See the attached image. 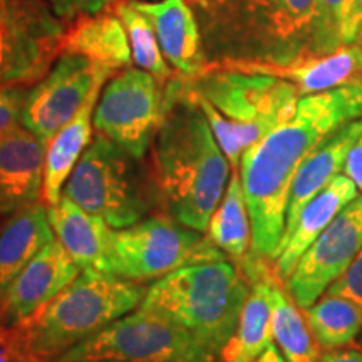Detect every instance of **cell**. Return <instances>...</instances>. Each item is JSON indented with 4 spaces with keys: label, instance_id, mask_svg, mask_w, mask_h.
Listing matches in <instances>:
<instances>
[{
    "label": "cell",
    "instance_id": "obj_22",
    "mask_svg": "<svg viewBox=\"0 0 362 362\" xmlns=\"http://www.w3.org/2000/svg\"><path fill=\"white\" fill-rule=\"evenodd\" d=\"M54 238L45 203H30L7 215L0 226V293Z\"/></svg>",
    "mask_w": 362,
    "mask_h": 362
},
{
    "label": "cell",
    "instance_id": "obj_12",
    "mask_svg": "<svg viewBox=\"0 0 362 362\" xmlns=\"http://www.w3.org/2000/svg\"><path fill=\"white\" fill-rule=\"evenodd\" d=\"M362 250V194L342 208L327 228L304 252L291 277L285 280L288 296L305 310L327 291Z\"/></svg>",
    "mask_w": 362,
    "mask_h": 362
},
{
    "label": "cell",
    "instance_id": "obj_6",
    "mask_svg": "<svg viewBox=\"0 0 362 362\" xmlns=\"http://www.w3.org/2000/svg\"><path fill=\"white\" fill-rule=\"evenodd\" d=\"M62 194L115 230L166 211L151 166L99 133L72 170Z\"/></svg>",
    "mask_w": 362,
    "mask_h": 362
},
{
    "label": "cell",
    "instance_id": "obj_33",
    "mask_svg": "<svg viewBox=\"0 0 362 362\" xmlns=\"http://www.w3.org/2000/svg\"><path fill=\"white\" fill-rule=\"evenodd\" d=\"M44 2L62 22H71L86 13L106 11L116 0H44Z\"/></svg>",
    "mask_w": 362,
    "mask_h": 362
},
{
    "label": "cell",
    "instance_id": "obj_25",
    "mask_svg": "<svg viewBox=\"0 0 362 362\" xmlns=\"http://www.w3.org/2000/svg\"><path fill=\"white\" fill-rule=\"evenodd\" d=\"M205 233L206 238L237 265L252 252V221L238 170H233Z\"/></svg>",
    "mask_w": 362,
    "mask_h": 362
},
{
    "label": "cell",
    "instance_id": "obj_34",
    "mask_svg": "<svg viewBox=\"0 0 362 362\" xmlns=\"http://www.w3.org/2000/svg\"><path fill=\"white\" fill-rule=\"evenodd\" d=\"M344 175L349 176L362 193V131L347 153L346 163H344Z\"/></svg>",
    "mask_w": 362,
    "mask_h": 362
},
{
    "label": "cell",
    "instance_id": "obj_10",
    "mask_svg": "<svg viewBox=\"0 0 362 362\" xmlns=\"http://www.w3.org/2000/svg\"><path fill=\"white\" fill-rule=\"evenodd\" d=\"M165 110V88L143 69L126 67L104 84L94 107L96 133L144 160Z\"/></svg>",
    "mask_w": 362,
    "mask_h": 362
},
{
    "label": "cell",
    "instance_id": "obj_7",
    "mask_svg": "<svg viewBox=\"0 0 362 362\" xmlns=\"http://www.w3.org/2000/svg\"><path fill=\"white\" fill-rule=\"evenodd\" d=\"M228 259L206 235L160 211L111 237L107 274L131 280H158L188 264Z\"/></svg>",
    "mask_w": 362,
    "mask_h": 362
},
{
    "label": "cell",
    "instance_id": "obj_1",
    "mask_svg": "<svg viewBox=\"0 0 362 362\" xmlns=\"http://www.w3.org/2000/svg\"><path fill=\"white\" fill-rule=\"evenodd\" d=\"M359 116V86L310 94L298 99L291 119L243 151L238 173L252 221V252L275 260L297 170L327 136Z\"/></svg>",
    "mask_w": 362,
    "mask_h": 362
},
{
    "label": "cell",
    "instance_id": "obj_24",
    "mask_svg": "<svg viewBox=\"0 0 362 362\" xmlns=\"http://www.w3.org/2000/svg\"><path fill=\"white\" fill-rule=\"evenodd\" d=\"M320 0H267L252 37L279 45L275 61L296 56L293 44L314 33Z\"/></svg>",
    "mask_w": 362,
    "mask_h": 362
},
{
    "label": "cell",
    "instance_id": "obj_2",
    "mask_svg": "<svg viewBox=\"0 0 362 362\" xmlns=\"http://www.w3.org/2000/svg\"><path fill=\"white\" fill-rule=\"evenodd\" d=\"M151 146V168L166 214L205 233L225 194L230 163L203 111L170 84Z\"/></svg>",
    "mask_w": 362,
    "mask_h": 362
},
{
    "label": "cell",
    "instance_id": "obj_8",
    "mask_svg": "<svg viewBox=\"0 0 362 362\" xmlns=\"http://www.w3.org/2000/svg\"><path fill=\"white\" fill-rule=\"evenodd\" d=\"M54 362H220L192 334L143 309L126 314Z\"/></svg>",
    "mask_w": 362,
    "mask_h": 362
},
{
    "label": "cell",
    "instance_id": "obj_4",
    "mask_svg": "<svg viewBox=\"0 0 362 362\" xmlns=\"http://www.w3.org/2000/svg\"><path fill=\"white\" fill-rule=\"evenodd\" d=\"M250 293L240 267L228 259L188 264L158 279L139 309L180 325L220 359Z\"/></svg>",
    "mask_w": 362,
    "mask_h": 362
},
{
    "label": "cell",
    "instance_id": "obj_17",
    "mask_svg": "<svg viewBox=\"0 0 362 362\" xmlns=\"http://www.w3.org/2000/svg\"><path fill=\"white\" fill-rule=\"evenodd\" d=\"M133 6L151 21L166 61L180 78L193 79L203 74L210 62L206 59L200 25L187 0L136 2Z\"/></svg>",
    "mask_w": 362,
    "mask_h": 362
},
{
    "label": "cell",
    "instance_id": "obj_13",
    "mask_svg": "<svg viewBox=\"0 0 362 362\" xmlns=\"http://www.w3.org/2000/svg\"><path fill=\"white\" fill-rule=\"evenodd\" d=\"M208 67L274 76L296 86L300 96H310L342 86L362 88V47L359 44L341 45L330 52L304 49L285 61L221 59L210 62Z\"/></svg>",
    "mask_w": 362,
    "mask_h": 362
},
{
    "label": "cell",
    "instance_id": "obj_23",
    "mask_svg": "<svg viewBox=\"0 0 362 362\" xmlns=\"http://www.w3.org/2000/svg\"><path fill=\"white\" fill-rule=\"evenodd\" d=\"M103 86L94 88L78 115L64 128L57 131V134L45 148L42 203L47 206L56 205L61 200L67 178L76 168L86 148L93 141V115L101 96Z\"/></svg>",
    "mask_w": 362,
    "mask_h": 362
},
{
    "label": "cell",
    "instance_id": "obj_29",
    "mask_svg": "<svg viewBox=\"0 0 362 362\" xmlns=\"http://www.w3.org/2000/svg\"><path fill=\"white\" fill-rule=\"evenodd\" d=\"M356 0H320L319 19L307 49L330 52L356 42Z\"/></svg>",
    "mask_w": 362,
    "mask_h": 362
},
{
    "label": "cell",
    "instance_id": "obj_35",
    "mask_svg": "<svg viewBox=\"0 0 362 362\" xmlns=\"http://www.w3.org/2000/svg\"><path fill=\"white\" fill-rule=\"evenodd\" d=\"M317 362H362V352L356 349H330L320 354Z\"/></svg>",
    "mask_w": 362,
    "mask_h": 362
},
{
    "label": "cell",
    "instance_id": "obj_32",
    "mask_svg": "<svg viewBox=\"0 0 362 362\" xmlns=\"http://www.w3.org/2000/svg\"><path fill=\"white\" fill-rule=\"evenodd\" d=\"M27 93H29V89L25 86L0 88V131L21 123Z\"/></svg>",
    "mask_w": 362,
    "mask_h": 362
},
{
    "label": "cell",
    "instance_id": "obj_5",
    "mask_svg": "<svg viewBox=\"0 0 362 362\" xmlns=\"http://www.w3.org/2000/svg\"><path fill=\"white\" fill-rule=\"evenodd\" d=\"M148 288L103 272L79 277L21 324L30 347L44 362H54L99 330L141 305Z\"/></svg>",
    "mask_w": 362,
    "mask_h": 362
},
{
    "label": "cell",
    "instance_id": "obj_15",
    "mask_svg": "<svg viewBox=\"0 0 362 362\" xmlns=\"http://www.w3.org/2000/svg\"><path fill=\"white\" fill-rule=\"evenodd\" d=\"M270 262L250 252L238 264L250 284V293L232 339L221 351L220 362H253L272 344L270 287L279 275Z\"/></svg>",
    "mask_w": 362,
    "mask_h": 362
},
{
    "label": "cell",
    "instance_id": "obj_11",
    "mask_svg": "<svg viewBox=\"0 0 362 362\" xmlns=\"http://www.w3.org/2000/svg\"><path fill=\"white\" fill-rule=\"evenodd\" d=\"M116 72L76 54H61L47 76L27 93L21 123L47 148L57 131L69 123L94 88Z\"/></svg>",
    "mask_w": 362,
    "mask_h": 362
},
{
    "label": "cell",
    "instance_id": "obj_28",
    "mask_svg": "<svg viewBox=\"0 0 362 362\" xmlns=\"http://www.w3.org/2000/svg\"><path fill=\"white\" fill-rule=\"evenodd\" d=\"M112 8L123 22L126 34H128L131 54H133L136 66L139 69L149 72L165 88L175 76L165 56H163L151 21L143 12H139L131 2L116 0L112 4Z\"/></svg>",
    "mask_w": 362,
    "mask_h": 362
},
{
    "label": "cell",
    "instance_id": "obj_3",
    "mask_svg": "<svg viewBox=\"0 0 362 362\" xmlns=\"http://www.w3.org/2000/svg\"><path fill=\"white\" fill-rule=\"evenodd\" d=\"M168 84L203 111L233 170L245 149L291 119L300 99L288 81L216 67L193 79L176 76Z\"/></svg>",
    "mask_w": 362,
    "mask_h": 362
},
{
    "label": "cell",
    "instance_id": "obj_14",
    "mask_svg": "<svg viewBox=\"0 0 362 362\" xmlns=\"http://www.w3.org/2000/svg\"><path fill=\"white\" fill-rule=\"evenodd\" d=\"M81 270L57 238L47 243L0 293V320L24 324L79 277Z\"/></svg>",
    "mask_w": 362,
    "mask_h": 362
},
{
    "label": "cell",
    "instance_id": "obj_26",
    "mask_svg": "<svg viewBox=\"0 0 362 362\" xmlns=\"http://www.w3.org/2000/svg\"><path fill=\"white\" fill-rule=\"evenodd\" d=\"M270 302L272 334L287 362H317L320 357L319 344L312 336L298 305L282 288L279 277L272 282Z\"/></svg>",
    "mask_w": 362,
    "mask_h": 362
},
{
    "label": "cell",
    "instance_id": "obj_21",
    "mask_svg": "<svg viewBox=\"0 0 362 362\" xmlns=\"http://www.w3.org/2000/svg\"><path fill=\"white\" fill-rule=\"evenodd\" d=\"M362 131V119L344 124L336 133H332L305 158L300 168L293 176L291 193H288L287 215H285L284 235L296 223L298 214L307 203L315 197L324 187L341 175L346 163L347 153L357 136ZM282 235V237H284Z\"/></svg>",
    "mask_w": 362,
    "mask_h": 362
},
{
    "label": "cell",
    "instance_id": "obj_31",
    "mask_svg": "<svg viewBox=\"0 0 362 362\" xmlns=\"http://www.w3.org/2000/svg\"><path fill=\"white\" fill-rule=\"evenodd\" d=\"M325 292L347 298L362 310V250Z\"/></svg>",
    "mask_w": 362,
    "mask_h": 362
},
{
    "label": "cell",
    "instance_id": "obj_37",
    "mask_svg": "<svg viewBox=\"0 0 362 362\" xmlns=\"http://www.w3.org/2000/svg\"><path fill=\"white\" fill-rule=\"evenodd\" d=\"M356 22H357L356 42L362 47V0H356Z\"/></svg>",
    "mask_w": 362,
    "mask_h": 362
},
{
    "label": "cell",
    "instance_id": "obj_19",
    "mask_svg": "<svg viewBox=\"0 0 362 362\" xmlns=\"http://www.w3.org/2000/svg\"><path fill=\"white\" fill-rule=\"evenodd\" d=\"M56 238L66 248L81 270L107 274L111 237L115 228L101 216L89 214L78 203L62 194L56 205L47 206Z\"/></svg>",
    "mask_w": 362,
    "mask_h": 362
},
{
    "label": "cell",
    "instance_id": "obj_27",
    "mask_svg": "<svg viewBox=\"0 0 362 362\" xmlns=\"http://www.w3.org/2000/svg\"><path fill=\"white\" fill-rule=\"evenodd\" d=\"M304 312L312 336L324 351L347 346L362 330V310L341 296L325 292Z\"/></svg>",
    "mask_w": 362,
    "mask_h": 362
},
{
    "label": "cell",
    "instance_id": "obj_36",
    "mask_svg": "<svg viewBox=\"0 0 362 362\" xmlns=\"http://www.w3.org/2000/svg\"><path fill=\"white\" fill-rule=\"evenodd\" d=\"M253 362H287V359H285L284 354L280 352V349L275 344H270V346L267 347V349Z\"/></svg>",
    "mask_w": 362,
    "mask_h": 362
},
{
    "label": "cell",
    "instance_id": "obj_38",
    "mask_svg": "<svg viewBox=\"0 0 362 362\" xmlns=\"http://www.w3.org/2000/svg\"><path fill=\"white\" fill-rule=\"evenodd\" d=\"M0 226H2V220H0Z\"/></svg>",
    "mask_w": 362,
    "mask_h": 362
},
{
    "label": "cell",
    "instance_id": "obj_18",
    "mask_svg": "<svg viewBox=\"0 0 362 362\" xmlns=\"http://www.w3.org/2000/svg\"><path fill=\"white\" fill-rule=\"evenodd\" d=\"M357 197V187L349 176L337 175L327 187L315 194L298 214L296 223L280 240L274 269L280 280H287L297 262L312 242L327 228L336 215Z\"/></svg>",
    "mask_w": 362,
    "mask_h": 362
},
{
    "label": "cell",
    "instance_id": "obj_16",
    "mask_svg": "<svg viewBox=\"0 0 362 362\" xmlns=\"http://www.w3.org/2000/svg\"><path fill=\"white\" fill-rule=\"evenodd\" d=\"M45 146L22 123L0 131V216L42 202Z\"/></svg>",
    "mask_w": 362,
    "mask_h": 362
},
{
    "label": "cell",
    "instance_id": "obj_30",
    "mask_svg": "<svg viewBox=\"0 0 362 362\" xmlns=\"http://www.w3.org/2000/svg\"><path fill=\"white\" fill-rule=\"evenodd\" d=\"M0 362H44L35 356L22 325L0 320Z\"/></svg>",
    "mask_w": 362,
    "mask_h": 362
},
{
    "label": "cell",
    "instance_id": "obj_9",
    "mask_svg": "<svg viewBox=\"0 0 362 362\" xmlns=\"http://www.w3.org/2000/svg\"><path fill=\"white\" fill-rule=\"evenodd\" d=\"M64 29L44 0H0V88L45 78L61 56Z\"/></svg>",
    "mask_w": 362,
    "mask_h": 362
},
{
    "label": "cell",
    "instance_id": "obj_20",
    "mask_svg": "<svg viewBox=\"0 0 362 362\" xmlns=\"http://www.w3.org/2000/svg\"><path fill=\"white\" fill-rule=\"evenodd\" d=\"M61 54L83 56L112 72L123 71L133 62L128 34L112 6L71 21L62 34Z\"/></svg>",
    "mask_w": 362,
    "mask_h": 362
}]
</instances>
